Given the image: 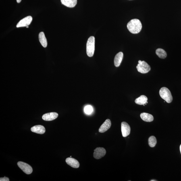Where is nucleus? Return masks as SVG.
<instances>
[{
  "label": "nucleus",
  "mask_w": 181,
  "mask_h": 181,
  "mask_svg": "<svg viewBox=\"0 0 181 181\" xmlns=\"http://www.w3.org/2000/svg\"><path fill=\"white\" fill-rule=\"evenodd\" d=\"M21 1H22V0H17V3H21Z\"/></svg>",
  "instance_id": "nucleus-22"
},
{
  "label": "nucleus",
  "mask_w": 181,
  "mask_h": 181,
  "mask_svg": "<svg viewBox=\"0 0 181 181\" xmlns=\"http://www.w3.org/2000/svg\"><path fill=\"white\" fill-rule=\"evenodd\" d=\"M65 161L67 164L73 168H77L80 166V163L78 161L73 158H67Z\"/></svg>",
  "instance_id": "nucleus-11"
},
{
  "label": "nucleus",
  "mask_w": 181,
  "mask_h": 181,
  "mask_svg": "<svg viewBox=\"0 0 181 181\" xmlns=\"http://www.w3.org/2000/svg\"><path fill=\"white\" fill-rule=\"evenodd\" d=\"M61 3L67 7H74L76 5L77 3V0H61Z\"/></svg>",
  "instance_id": "nucleus-14"
},
{
  "label": "nucleus",
  "mask_w": 181,
  "mask_h": 181,
  "mask_svg": "<svg viewBox=\"0 0 181 181\" xmlns=\"http://www.w3.org/2000/svg\"><path fill=\"white\" fill-rule=\"evenodd\" d=\"M84 111L86 114H90L93 112V108L91 106L88 105L85 107Z\"/></svg>",
  "instance_id": "nucleus-20"
},
{
  "label": "nucleus",
  "mask_w": 181,
  "mask_h": 181,
  "mask_svg": "<svg viewBox=\"0 0 181 181\" xmlns=\"http://www.w3.org/2000/svg\"><path fill=\"white\" fill-rule=\"evenodd\" d=\"M156 181V180H151V181Z\"/></svg>",
  "instance_id": "nucleus-24"
},
{
  "label": "nucleus",
  "mask_w": 181,
  "mask_h": 181,
  "mask_svg": "<svg viewBox=\"0 0 181 181\" xmlns=\"http://www.w3.org/2000/svg\"><path fill=\"white\" fill-rule=\"evenodd\" d=\"M1 181H9V179L7 177H5L4 178H0Z\"/></svg>",
  "instance_id": "nucleus-21"
},
{
  "label": "nucleus",
  "mask_w": 181,
  "mask_h": 181,
  "mask_svg": "<svg viewBox=\"0 0 181 181\" xmlns=\"http://www.w3.org/2000/svg\"><path fill=\"white\" fill-rule=\"evenodd\" d=\"M140 117L142 120L146 122H152L154 120L153 115L148 113H142L140 115Z\"/></svg>",
  "instance_id": "nucleus-15"
},
{
  "label": "nucleus",
  "mask_w": 181,
  "mask_h": 181,
  "mask_svg": "<svg viewBox=\"0 0 181 181\" xmlns=\"http://www.w3.org/2000/svg\"><path fill=\"white\" fill-rule=\"evenodd\" d=\"M26 27V28H29V26H27Z\"/></svg>",
  "instance_id": "nucleus-25"
},
{
  "label": "nucleus",
  "mask_w": 181,
  "mask_h": 181,
  "mask_svg": "<svg viewBox=\"0 0 181 181\" xmlns=\"http://www.w3.org/2000/svg\"><path fill=\"white\" fill-rule=\"evenodd\" d=\"M72 157V156H71L70 157Z\"/></svg>",
  "instance_id": "nucleus-26"
},
{
  "label": "nucleus",
  "mask_w": 181,
  "mask_h": 181,
  "mask_svg": "<svg viewBox=\"0 0 181 181\" xmlns=\"http://www.w3.org/2000/svg\"><path fill=\"white\" fill-rule=\"evenodd\" d=\"M127 27L130 33L136 34L140 32L142 30V26L140 20L138 19H133L128 23Z\"/></svg>",
  "instance_id": "nucleus-1"
},
{
  "label": "nucleus",
  "mask_w": 181,
  "mask_h": 181,
  "mask_svg": "<svg viewBox=\"0 0 181 181\" xmlns=\"http://www.w3.org/2000/svg\"><path fill=\"white\" fill-rule=\"evenodd\" d=\"M159 94L162 98L167 103H170L172 101L173 97L170 90L167 88H162L160 90Z\"/></svg>",
  "instance_id": "nucleus-3"
},
{
  "label": "nucleus",
  "mask_w": 181,
  "mask_h": 181,
  "mask_svg": "<svg viewBox=\"0 0 181 181\" xmlns=\"http://www.w3.org/2000/svg\"><path fill=\"white\" fill-rule=\"evenodd\" d=\"M39 38L40 43L44 47L46 48L47 46V42L45 34L43 32H41L39 34Z\"/></svg>",
  "instance_id": "nucleus-17"
},
{
  "label": "nucleus",
  "mask_w": 181,
  "mask_h": 181,
  "mask_svg": "<svg viewBox=\"0 0 181 181\" xmlns=\"http://www.w3.org/2000/svg\"><path fill=\"white\" fill-rule=\"evenodd\" d=\"M136 66V69L138 72L142 74H146L151 70V67L145 61L139 60Z\"/></svg>",
  "instance_id": "nucleus-4"
},
{
  "label": "nucleus",
  "mask_w": 181,
  "mask_h": 181,
  "mask_svg": "<svg viewBox=\"0 0 181 181\" xmlns=\"http://www.w3.org/2000/svg\"><path fill=\"white\" fill-rule=\"evenodd\" d=\"M95 38L94 36L89 38L86 45L87 54L88 57L93 56L95 51Z\"/></svg>",
  "instance_id": "nucleus-2"
},
{
  "label": "nucleus",
  "mask_w": 181,
  "mask_h": 181,
  "mask_svg": "<svg viewBox=\"0 0 181 181\" xmlns=\"http://www.w3.org/2000/svg\"><path fill=\"white\" fill-rule=\"evenodd\" d=\"M121 130L123 137H125L129 135L130 132V128L128 123L122 122L121 124Z\"/></svg>",
  "instance_id": "nucleus-8"
},
{
  "label": "nucleus",
  "mask_w": 181,
  "mask_h": 181,
  "mask_svg": "<svg viewBox=\"0 0 181 181\" xmlns=\"http://www.w3.org/2000/svg\"><path fill=\"white\" fill-rule=\"evenodd\" d=\"M111 125V123L110 120L109 119H106L100 127L99 132L101 133H103L106 132L110 128Z\"/></svg>",
  "instance_id": "nucleus-10"
},
{
  "label": "nucleus",
  "mask_w": 181,
  "mask_h": 181,
  "mask_svg": "<svg viewBox=\"0 0 181 181\" xmlns=\"http://www.w3.org/2000/svg\"><path fill=\"white\" fill-rule=\"evenodd\" d=\"M31 130L33 132L40 134H43L45 132V128L41 125H36L33 126L31 129Z\"/></svg>",
  "instance_id": "nucleus-12"
},
{
  "label": "nucleus",
  "mask_w": 181,
  "mask_h": 181,
  "mask_svg": "<svg viewBox=\"0 0 181 181\" xmlns=\"http://www.w3.org/2000/svg\"><path fill=\"white\" fill-rule=\"evenodd\" d=\"M124 54L122 52H119L117 54L114 58V64L115 66L116 67H118L122 62Z\"/></svg>",
  "instance_id": "nucleus-13"
},
{
  "label": "nucleus",
  "mask_w": 181,
  "mask_h": 181,
  "mask_svg": "<svg viewBox=\"0 0 181 181\" xmlns=\"http://www.w3.org/2000/svg\"><path fill=\"white\" fill-rule=\"evenodd\" d=\"M106 154V151L104 148L98 147L94 150L93 156L95 159H99L104 156Z\"/></svg>",
  "instance_id": "nucleus-6"
},
{
  "label": "nucleus",
  "mask_w": 181,
  "mask_h": 181,
  "mask_svg": "<svg viewBox=\"0 0 181 181\" xmlns=\"http://www.w3.org/2000/svg\"><path fill=\"white\" fill-rule=\"evenodd\" d=\"M148 143L150 147H154L157 143L156 138L155 136H150L148 140Z\"/></svg>",
  "instance_id": "nucleus-19"
},
{
  "label": "nucleus",
  "mask_w": 181,
  "mask_h": 181,
  "mask_svg": "<svg viewBox=\"0 0 181 181\" xmlns=\"http://www.w3.org/2000/svg\"><path fill=\"white\" fill-rule=\"evenodd\" d=\"M32 21L31 16H28L21 20L17 25V27L19 28L28 26L30 25Z\"/></svg>",
  "instance_id": "nucleus-7"
},
{
  "label": "nucleus",
  "mask_w": 181,
  "mask_h": 181,
  "mask_svg": "<svg viewBox=\"0 0 181 181\" xmlns=\"http://www.w3.org/2000/svg\"><path fill=\"white\" fill-rule=\"evenodd\" d=\"M58 116V114L56 112H51L44 114L42 118L44 120L50 121L55 120Z\"/></svg>",
  "instance_id": "nucleus-9"
},
{
  "label": "nucleus",
  "mask_w": 181,
  "mask_h": 181,
  "mask_svg": "<svg viewBox=\"0 0 181 181\" xmlns=\"http://www.w3.org/2000/svg\"><path fill=\"white\" fill-rule=\"evenodd\" d=\"M148 99L147 97L146 96L142 95L136 99L135 100V102L138 105H146L147 104L146 102L148 101Z\"/></svg>",
  "instance_id": "nucleus-16"
},
{
  "label": "nucleus",
  "mask_w": 181,
  "mask_h": 181,
  "mask_svg": "<svg viewBox=\"0 0 181 181\" xmlns=\"http://www.w3.org/2000/svg\"><path fill=\"white\" fill-rule=\"evenodd\" d=\"M156 53L159 58L162 59H164L167 57L166 52L164 50L161 49H158L156 50Z\"/></svg>",
  "instance_id": "nucleus-18"
},
{
  "label": "nucleus",
  "mask_w": 181,
  "mask_h": 181,
  "mask_svg": "<svg viewBox=\"0 0 181 181\" xmlns=\"http://www.w3.org/2000/svg\"><path fill=\"white\" fill-rule=\"evenodd\" d=\"M18 166L26 174H30L32 172L33 169L31 166L28 164L23 162H19L17 163Z\"/></svg>",
  "instance_id": "nucleus-5"
},
{
  "label": "nucleus",
  "mask_w": 181,
  "mask_h": 181,
  "mask_svg": "<svg viewBox=\"0 0 181 181\" xmlns=\"http://www.w3.org/2000/svg\"><path fill=\"white\" fill-rule=\"evenodd\" d=\"M180 153L181 154V144L180 146Z\"/></svg>",
  "instance_id": "nucleus-23"
}]
</instances>
